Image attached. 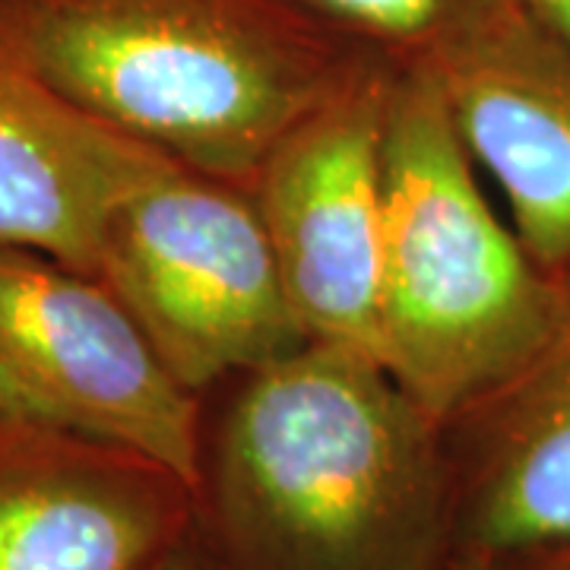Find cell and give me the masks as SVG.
Instances as JSON below:
<instances>
[{"label":"cell","mask_w":570,"mask_h":570,"mask_svg":"<svg viewBox=\"0 0 570 570\" xmlns=\"http://www.w3.org/2000/svg\"><path fill=\"white\" fill-rule=\"evenodd\" d=\"M311 17L396 67L438 63L510 0H295Z\"/></svg>","instance_id":"obj_11"},{"label":"cell","mask_w":570,"mask_h":570,"mask_svg":"<svg viewBox=\"0 0 570 570\" xmlns=\"http://www.w3.org/2000/svg\"><path fill=\"white\" fill-rule=\"evenodd\" d=\"M228 384L197 479L223 570L448 568V431L371 352L307 340Z\"/></svg>","instance_id":"obj_1"},{"label":"cell","mask_w":570,"mask_h":570,"mask_svg":"<svg viewBox=\"0 0 570 570\" xmlns=\"http://www.w3.org/2000/svg\"><path fill=\"white\" fill-rule=\"evenodd\" d=\"M194 527L175 469L0 412V570H156Z\"/></svg>","instance_id":"obj_7"},{"label":"cell","mask_w":570,"mask_h":570,"mask_svg":"<svg viewBox=\"0 0 570 570\" xmlns=\"http://www.w3.org/2000/svg\"><path fill=\"white\" fill-rule=\"evenodd\" d=\"M441 570H501V568H491V564H479V561H450L448 568Z\"/></svg>","instance_id":"obj_15"},{"label":"cell","mask_w":570,"mask_h":570,"mask_svg":"<svg viewBox=\"0 0 570 570\" xmlns=\"http://www.w3.org/2000/svg\"><path fill=\"white\" fill-rule=\"evenodd\" d=\"M96 279L204 400L307 343L245 187L168 156L108 213Z\"/></svg>","instance_id":"obj_4"},{"label":"cell","mask_w":570,"mask_h":570,"mask_svg":"<svg viewBox=\"0 0 570 570\" xmlns=\"http://www.w3.org/2000/svg\"><path fill=\"white\" fill-rule=\"evenodd\" d=\"M163 159L0 45V245L96 276L108 213Z\"/></svg>","instance_id":"obj_10"},{"label":"cell","mask_w":570,"mask_h":570,"mask_svg":"<svg viewBox=\"0 0 570 570\" xmlns=\"http://www.w3.org/2000/svg\"><path fill=\"white\" fill-rule=\"evenodd\" d=\"M396 63L371 55L269 146L247 197L307 340L374 355L384 137Z\"/></svg>","instance_id":"obj_6"},{"label":"cell","mask_w":570,"mask_h":570,"mask_svg":"<svg viewBox=\"0 0 570 570\" xmlns=\"http://www.w3.org/2000/svg\"><path fill=\"white\" fill-rule=\"evenodd\" d=\"M0 45L99 121L238 187L374 55L295 0H0Z\"/></svg>","instance_id":"obj_2"},{"label":"cell","mask_w":570,"mask_h":570,"mask_svg":"<svg viewBox=\"0 0 570 570\" xmlns=\"http://www.w3.org/2000/svg\"><path fill=\"white\" fill-rule=\"evenodd\" d=\"M527 3L570 45V0H527Z\"/></svg>","instance_id":"obj_13"},{"label":"cell","mask_w":570,"mask_h":570,"mask_svg":"<svg viewBox=\"0 0 570 570\" xmlns=\"http://www.w3.org/2000/svg\"><path fill=\"white\" fill-rule=\"evenodd\" d=\"M0 412L140 450L197 494L206 400L96 276L0 245Z\"/></svg>","instance_id":"obj_5"},{"label":"cell","mask_w":570,"mask_h":570,"mask_svg":"<svg viewBox=\"0 0 570 570\" xmlns=\"http://www.w3.org/2000/svg\"><path fill=\"white\" fill-rule=\"evenodd\" d=\"M453 554L508 568L570 542V285L542 343L448 425Z\"/></svg>","instance_id":"obj_9"},{"label":"cell","mask_w":570,"mask_h":570,"mask_svg":"<svg viewBox=\"0 0 570 570\" xmlns=\"http://www.w3.org/2000/svg\"><path fill=\"white\" fill-rule=\"evenodd\" d=\"M156 570H223V564L216 561L213 551L206 549L204 535L194 527V530L184 535L181 546L171 551Z\"/></svg>","instance_id":"obj_12"},{"label":"cell","mask_w":570,"mask_h":570,"mask_svg":"<svg viewBox=\"0 0 570 570\" xmlns=\"http://www.w3.org/2000/svg\"><path fill=\"white\" fill-rule=\"evenodd\" d=\"M479 175L441 73L396 67L374 358L441 425L501 384L558 311V285Z\"/></svg>","instance_id":"obj_3"},{"label":"cell","mask_w":570,"mask_h":570,"mask_svg":"<svg viewBox=\"0 0 570 570\" xmlns=\"http://www.w3.org/2000/svg\"><path fill=\"white\" fill-rule=\"evenodd\" d=\"M501 570H570V542L568 546H558V549L530 554L523 561H513V564Z\"/></svg>","instance_id":"obj_14"},{"label":"cell","mask_w":570,"mask_h":570,"mask_svg":"<svg viewBox=\"0 0 570 570\" xmlns=\"http://www.w3.org/2000/svg\"><path fill=\"white\" fill-rule=\"evenodd\" d=\"M431 67L520 245L551 283L570 285V45L510 0Z\"/></svg>","instance_id":"obj_8"}]
</instances>
